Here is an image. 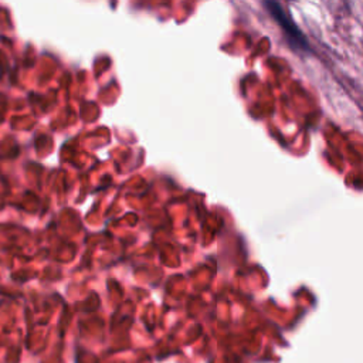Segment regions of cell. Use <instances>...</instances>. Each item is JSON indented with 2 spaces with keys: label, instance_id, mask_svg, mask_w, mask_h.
Listing matches in <instances>:
<instances>
[{
  "label": "cell",
  "instance_id": "1",
  "mask_svg": "<svg viewBox=\"0 0 363 363\" xmlns=\"http://www.w3.org/2000/svg\"><path fill=\"white\" fill-rule=\"evenodd\" d=\"M267 6L269 7V10H271V14L281 23V26L286 30V33H288V35H291V37H294L295 40H299L301 43H303V38L301 37V33L296 30V27L295 26H291L289 23V20H286V17H285V14H284V11L279 9V6L278 4H275V3H267Z\"/></svg>",
  "mask_w": 363,
  "mask_h": 363
}]
</instances>
